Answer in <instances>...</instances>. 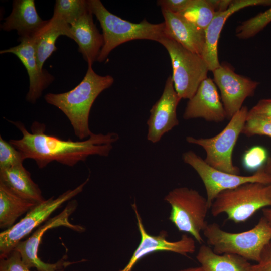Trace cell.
<instances>
[{"label": "cell", "instance_id": "cell-34", "mask_svg": "<svg viewBox=\"0 0 271 271\" xmlns=\"http://www.w3.org/2000/svg\"><path fill=\"white\" fill-rule=\"evenodd\" d=\"M251 271H271V241L264 248L259 260L252 264Z\"/></svg>", "mask_w": 271, "mask_h": 271}, {"label": "cell", "instance_id": "cell-13", "mask_svg": "<svg viewBox=\"0 0 271 271\" xmlns=\"http://www.w3.org/2000/svg\"><path fill=\"white\" fill-rule=\"evenodd\" d=\"M132 207L137 220V225L141 236L140 242L128 262L123 268L119 271H132L134 265L141 258L157 251H170L184 256H188L189 254L194 252L196 248L195 240L193 237L187 234L182 235L179 240L170 241L167 239V232L165 231L160 232L157 235H152L148 233L136 203L132 205Z\"/></svg>", "mask_w": 271, "mask_h": 271}, {"label": "cell", "instance_id": "cell-24", "mask_svg": "<svg viewBox=\"0 0 271 271\" xmlns=\"http://www.w3.org/2000/svg\"><path fill=\"white\" fill-rule=\"evenodd\" d=\"M37 203L17 195L0 183V228L7 229L22 215L27 213Z\"/></svg>", "mask_w": 271, "mask_h": 271}, {"label": "cell", "instance_id": "cell-32", "mask_svg": "<svg viewBox=\"0 0 271 271\" xmlns=\"http://www.w3.org/2000/svg\"><path fill=\"white\" fill-rule=\"evenodd\" d=\"M253 118L271 119V99H262L248 110L246 120Z\"/></svg>", "mask_w": 271, "mask_h": 271}, {"label": "cell", "instance_id": "cell-7", "mask_svg": "<svg viewBox=\"0 0 271 271\" xmlns=\"http://www.w3.org/2000/svg\"><path fill=\"white\" fill-rule=\"evenodd\" d=\"M167 50L172 67L174 88L181 99H190L207 78L208 66L202 56L164 36L158 41Z\"/></svg>", "mask_w": 271, "mask_h": 271}, {"label": "cell", "instance_id": "cell-33", "mask_svg": "<svg viewBox=\"0 0 271 271\" xmlns=\"http://www.w3.org/2000/svg\"><path fill=\"white\" fill-rule=\"evenodd\" d=\"M192 0H159L157 4L161 9L180 14L189 6Z\"/></svg>", "mask_w": 271, "mask_h": 271}, {"label": "cell", "instance_id": "cell-16", "mask_svg": "<svg viewBox=\"0 0 271 271\" xmlns=\"http://www.w3.org/2000/svg\"><path fill=\"white\" fill-rule=\"evenodd\" d=\"M183 117L185 120L202 118L208 121L220 122L226 114L214 81L204 80L187 104Z\"/></svg>", "mask_w": 271, "mask_h": 271}, {"label": "cell", "instance_id": "cell-14", "mask_svg": "<svg viewBox=\"0 0 271 271\" xmlns=\"http://www.w3.org/2000/svg\"><path fill=\"white\" fill-rule=\"evenodd\" d=\"M181 99L170 75L161 97L150 110V115L147 122V138L149 141L152 143L159 142L166 133L179 124L177 108Z\"/></svg>", "mask_w": 271, "mask_h": 271}, {"label": "cell", "instance_id": "cell-26", "mask_svg": "<svg viewBox=\"0 0 271 271\" xmlns=\"http://www.w3.org/2000/svg\"><path fill=\"white\" fill-rule=\"evenodd\" d=\"M88 9L87 1L56 0L53 17L57 18L70 25Z\"/></svg>", "mask_w": 271, "mask_h": 271}, {"label": "cell", "instance_id": "cell-20", "mask_svg": "<svg viewBox=\"0 0 271 271\" xmlns=\"http://www.w3.org/2000/svg\"><path fill=\"white\" fill-rule=\"evenodd\" d=\"M5 20L1 29L15 30L21 38H33L47 22L39 16L34 0L14 1L12 12Z\"/></svg>", "mask_w": 271, "mask_h": 271}, {"label": "cell", "instance_id": "cell-30", "mask_svg": "<svg viewBox=\"0 0 271 271\" xmlns=\"http://www.w3.org/2000/svg\"><path fill=\"white\" fill-rule=\"evenodd\" d=\"M241 133L247 137L266 136L271 137V119L253 118L247 119Z\"/></svg>", "mask_w": 271, "mask_h": 271}, {"label": "cell", "instance_id": "cell-36", "mask_svg": "<svg viewBox=\"0 0 271 271\" xmlns=\"http://www.w3.org/2000/svg\"><path fill=\"white\" fill-rule=\"evenodd\" d=\"M263 216L271 225V207H266L262 209Z\"/></svg>", "mask_w": 271, "mask_h": 271}, {"label": "cell", "instance_id": "cell-22", "mask_svg": "<svg viewBox=\"0 0 271 271\" xmlns=\"http://www.w3.org/2000/svg\"><path fill=\"white\" fill-rule=\"evenodd\" d=\"M0 183L28 200L37 204L45 200L39 186L33 181L23 164L0 169Z\"/></svg>", "mask_w": 271, "mask_h": 271}, {"label": "cell", "instance_id": "cell-3", "mask_svg": "<svg viewBox=\"0 0 271 271\" xmlns=\"http://www.w3.org/2000/svg\"><path fill=\"white\" fill-rule=\"evenodd\" d=\"M88 7L102 29L104 45L97 61L102 62L116 47L125 42L140 39L158 42L165 36V24H152L144 19L136 23L111 13L99 0H88Z\"/></svg>", "mask_w": 271, "mask_h": 271}, {"label": "cell", "instance_id": "cell-29", "mask_svg": "<svg viewBox=\"0 0 271 271\" xmlns=\"http://www.w3.org/2000/svg\"><path fill=\"white\" fill-rule=\"evenodd\" d=\"M267 159V152L261 146H254L246 151L243 157V165L247 170H257Z\"/></svg>", "mask_w": 271, "mask_h": 271}, {"label": "cell", "instance_id": "cell-37", "mask_svg": "<svg viewBox=\"0 0 271 271\" xmlns=\"http://www.w3.org/2000/svg\"><path fill=\"white\" fill-rule=\"evenodd\" d=\"M177 271H205L201 266L199 267H188L182 269H180Z\"/></svg>", "mask_w": 271, "mask_h": 271}, {"label": "cell", "instance_id": "cell-28", "mask_svg": "<svg viewBox=\"0 0 271 271\" xmlns=\"http://www.w3.org/2000/svg\"><path fill=\"white\" fill-rule=\"evenodd\" d=\"M24 160L22 154L0 136V169L23 164Z\"/></svg>", "mask_w": 271, "mask_h": 271}, {"label": "cell", "instance_id": "cell-15", "mask_svg": "<svg viewBox=\"0 0 271 271\" xmlns=\"http://www.w3.org/2000/svg\"><path fill=\"white\" fill-rule=\"evenodd\" d=\"M18 45L1 50V54L12 53L17 56L25 67L29 77V88L26 100L35 103L43 91L54 80V77L47 70L40 67L36 58L32 38H19Z\"/></svg>", "mask_w": 271, "mask_h": 271}, {"label": "cell", "instance_id": "cell-35", "mask_svg": "<svg viewBox=\"0 0 271 271\" xmlns=\"http://www.w3.org/2000/svg\"><path fill=\"white\" fill-rule=\"evenodd\" d=\"M262 167L264 172L271 180V156L267 158L266 163Z\"/></svg>", "mask_w": 271, "mask_h": 271}, {"label": "cell", "instance_id": "cell-6", "mask_svg": "<svg viewBox=\"0 0 271 271\" xmlns=\"http://www.w3.org/2000/svg\"><path fill=\"white\" fill-rule=\"evenodd\" d=\"M164 200L171 207L169 219L177 229L202 243L201 232L208 224L206 218L210 209L207 198L195 189L181 187L170 191Z\"/></svg>", "mask_w": 271, "mask_h": 271}, {"label": "cell", "instance_id": "cell-11", "mask_svg": "<svg viewBox=\"0 0 271 271\" xmlns=\"http://www.w3.org/2000/svg\"><path fill=\"white\" fill-rule=\"evenodd\" d=\"M183 162L190 165L197 173L205 186L209 207L221 192L234 188L247 182L270 184L271 180L262 167L250 176L235 175L223 172L209 165L201 157L192 151L184 152Z\"/></svg>", "mask_w": 271, "mask_h": 271}, {"label": "cell", "instance_id": "cell-12", "mask_svg": "<svg viewBox=\"0 0 271 271\" xmlns=\"http://www.w3.org/2000/svg\"><path fill=\"white\" fill-rule=\"evenodd\" d=\"M212 72L226 118L230 119L242 108L246 98L254 95L259 83L236 73L232 66L224 62Z\"/></svg>", "mask_w": 271, "mask_h": 271}, {"label": "cell", "instance_id": "cell-27", "mask_svg": "<svg viewBox=\"0 0 271 271\" xmlns=\"http://www.w3.org/2000/svg\"><path fill=\"white\" fill-rule=\"evenodd\" d=\"M271 22V6L268 9L248 19L236 28V36L246 39L256 35Z\"/></svg>", "mask_w": 271, "mask_h": 271}, {"label": "cell", "instance_id": "cell-8", "mask_svg": "<svg viewBox=\"0 0 271 271\" xmlns=\"http://www.w3.org/2000/svg\"><path fill=\"white\" fill-rule=\"evenodd\" d=\"M248 112L247 107L242 106L225 127L213 137L195 138L187 136L186 141L204 149L206 154L204 160L210 166L228 173L240 175L239 168L233 164L232 153L246 121Z\"/></svg>", "mask_w": 271, "mask_h": 271}, {"label": "cell", "instance_id": "cell-10", "mask_svg": "<svg viewBox=\"0 0 271 271\" xmlns=\"http://www.w3.org/2000/svg\"><path fill=\"white\" fill-rule=\"evenodd\" d=\"M88 181L89 178L75 188L65 191L58 197L52 196L37 204L18 222L1 232L0 258L6 257L19 242L41 226L63 203L80 193Z\"/></svg>", "mask_w": 271, "mask_h": 271}, {"label": "cell", "instance_id": "cell-25", "mask_svg": "<svg viewBox=\"0 0 271 271\" xmlns=\"http://www.w3.org/2000/svg\"><path fill=\"white\" fill-rule=\"evenodd\" d=\"M217 0H192L189 6L178 14L197 28L205 31L217 12Z\"/></svg>", "mask_w": 271, "mask_h": 271}, {"label": "cell", "instance_id": "cell-31", "mask_svg": "<svg viewBox=\"0 0 271 271\" xmlns=\"http://www.w3.org/2000/svg\"><path fill=\"white\" fill-rule=\"evenodd\" d=\"M0 271H32L23 262L20 253L13 249L6 257L0 258Z\"/></svg>", "mask_w": 271, "mask_h": 271}, {"label": "cell", "instance_id": "cell-21", "mask_svg": "<svg viewBox=\"0 0 271 271\" xmlns=\"http://www.w3.org/2000/svg\"><path fill=\"white\" fill-rule=\"evenodd\" d=\"M61 35L72 39L70 25L52 16L32 38L37 60L41 69H43L45 62L56 51V42Z\"/></svg>", "mask_w": 271, "mask_h": 271}, {"label": "cell", "instance_id": "cell-17", "mask_svg": "<svg viewBox=\"0 0 271 271\" xmlns=\"http://www.w3.org/2000/svg\"><path fill=\"white\" fill-rule=\"evenodd\" d=\"M256 6H270L271 0L232 1L227 10L216 13L205 30V44L202 57L206 62L209 71H213L220 66L218 56V42L226 20L243 8Z\"/></svg>", "mask_w": 271, "mask_h": 271}, {"label": "cell", "instance_id": "cell-1", "mask_svg": "<svg viewBox=\"0 0 271 271\" xmlns=\"http://www.w3.org/2000/svg\"><path fill=\"white\" fill-rule=\"evenodd\" d=\"M9 122L19 129L22 137L10 139L9 142L22 154L25 160H34L40 169L45 168L53 161L72 167L85 161L90 156L107 157L113 144L119 139L117 133L109 132L106 134L93 133L84 140H65L46 134L44 123L34 121L30 132L21 122Z\"/></svg>", "mask_w": 271, "mask_h": 271}, {"label": "cell", "instance_id": "cell-4", "mask_svg": "<svg viewBox=\"0 0 271 271\" xmlns=\"http://www.w3.org/2000/svg\"><path fill=\"white\" fill-rule=\"evenodd\" d=\"M203 233L215 253L234 254L257 262L271 241V225L262 216L253 228L245 231L227 232L212 223L207 224Z\"/></svg>", "mask_w": 271, "mask_h": 271}, {"label": "cell", "instance_id": "cell-18", "mask_svg": "<svg viewBox=\"0 0 271 271\" xmlns=\"http://www.w3.org/2000/svg\"><path fill=\"white\" fill-rule=\"evenodd\" d=\"M89 8V7H88ZM89 8L70 25L72 39L78 46V51L88 65L97 61L104 45V38L93 22Z\"/></svg>", "mask_w": 271, "mask_h": 271}, {"label": "cell", "instance_id": "cell-23", "mask_svg": "<svg viewBox=\"0 0 271 271\" xmlns=\"http://www.w3.org/2000/svg\"><path fill=\"white\" fill-rule=\"evenodd\" d=\"M196 259L205 271H251L252 264L245 258L231 253L217 254L210 246L202 245Z\"/></svg>", "mask_w": 271, "mask_h": 271}, {"label": "cell", "instance_id": "cell-2", "mask_svg": "<svg viewBox=\"0 0 271 271\" xmlns=\"http://www.w3.org/2000/svg\"><path fill=\"white\" fill-rule=\"evenodd\" d=\"M113 82L111 76L99 75L93 70L92 65H88L83 80L73 89L61 93H47L44 99L47 103L57 107L65 115L75 135L80 140H84L93 133L89 128V117L93 103Z\"/></svg>", "mask_w": 271, "mask_h": 271}, {"label": "cell", "instance_id": "cell-19", "mask_svg": "<svg viewBox=\"0 0 271 271\" xmlns=\"http://www.w3.org/2000/svg\"><path fill=\"white\" fill-rule=\"evenodd\" d=\"M165 36L201 56L205 44V31L200 30L178 14L161 9Z\"/></svg>", "mask_w": 271, "mask_h": 271}, {"label": "cell", "instance_id": "cell-5", "mask_svg": "<svg viewBox=\"0 0 271 271\" xmlns=\"http://www.w3.org/2000/svg\"><path fill=\"white\" fill-rule=\"evenodd\" d=\"M271 207V183L247 182L220 193L210 208L214 217L225 213L235 223L245 222L257 211Z\"/></svg>", "mask_w": 271, "mask_h": 271}, {"label": "cell", "instance_id": "cell-9", "mask_svg": "<svg viewBox=\"0 0 271 271\" xmlns=\"http://www.w3.org/2000/svg\"><path fill=\"white\" fill-rule=\"evenodd\" d=\"M77 206V201L76 200H71L62 212L49 219L43 225L40 226L26 240H21L17 244L14 249L20 253L22 260L29 268L34 267L37 271H64V269L68 266L82 261H69L66 260V256H64L54 263H48L43 261L38 254L41 239L43 235L48 230L64 226L79 233L85 230L84 226L73 224L69 219Z\"/></svg>", "mask_w": 271, "mask_h": 271}]
</instances>
